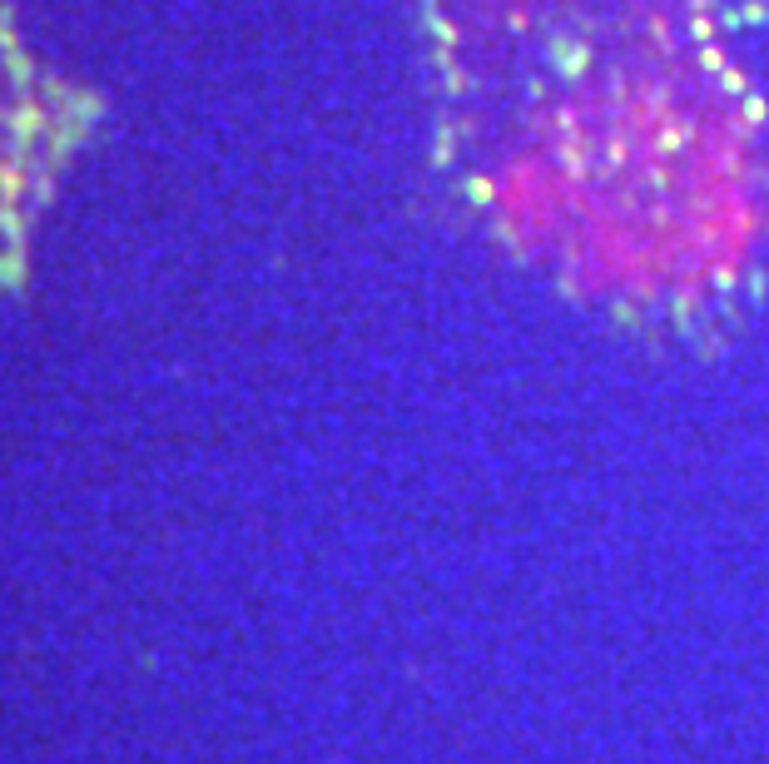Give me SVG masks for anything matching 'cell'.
Here are the masks:
<instances>
[{
    "mask_svg": "<svg viewBox=\"0 0 769 764\" xmlns=\"http://www.w3.org/2000/svg\"><path fill=\"white\" fill-rule=\"evenodd\" d=\"M447 199L631 318L769 278V0H422Z\"/></svg>",
    "mask_w": 769,
    "mask_h": 764,
    "instance_id": "1",
    "label": "cell"
}]
</instances>
